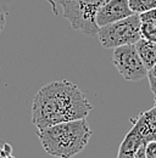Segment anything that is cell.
<instances>
[{"label":"cell","mask_w":156,"mask_h":158,"mask_svg":"<svg viewBox=\"0 0 156 158\" xmlns=\"http://www.w3.org/2000/svg\"><path fill=\"white\" fill-rule=\"evenodd\" d=\"M92 110V103L75 83L56 80L43 86L34 96L32 123L41 129L61 122L87 118Z\"/></svg>","instance_id":"cell-1"},{"label":"cell","mask_w":156,"mask_h":158,"mask_svg":"<svg viewBox=\"0 0 156 158\" xmlns=\"http://www.w3.org/2000/svg\"><path fill=\"white\" fill-rule=\"evenodd\" d=\"M37 135L44 151L54 157L71 158L89 142L93 131L85 118L61 122L38 129Z\"/></svg>","instance_id":"cell-2"},{"label":"cell","mask_w":156,"mask_h":158,"mask_svg":"<svg viewBox=\"0 0 156 158\" xmlns=\"http://www.w3.org/2000/svg\"><path fill=\"white\" fill-rule=\"evenodd\" d=\"M133 127L123 138L117 156L134 158L140 147H145L149 141H156V106L140 113L132 119Z\"/></svg>","instance_id":"cell-3"},{"label":"cell","mask_w":156,"mask_h":158,"mask_svg":"<svg viewBox=\"0 0 156 158\" xmlns=\"http://www.w3.org/2000/svg\"><path fill=\"white\" fill-rule=\"evenodd\" d=\"M106 0H58L62 7V16L70 22L71 27L84 34H97L99 27L95 15L99 7Z\"/></svg>","instance_id":"cell-4"},{"label":"cell","mask_w":156,"mask_h":158,"mask_svg":"<svg viewBox=\"0 0 156 158\" xmlns=\"http://www.w3.org/2000/svg\"><path fill=\"white\" fill-rule=\"evenodd\" d=\"M140 15L133 14L123 20L102 26L98 31V37L104 48L115 49L121 45L136 44L140 35Z\"/></svg>","instance_id":"cell-5"},{"label":"cell","mask_w":156,"mask_h":158,"mask_svg":"<svg viewBox=\"0 0 156 158\" xmlns=\"http://www.w3.org/2000/svg\"><path fill=\"white\" fill-rule=\"evenodd\" d=\"M112 63L126 80L139 81L148 76V69L139 57L134 44L121 45L115 48Z\"/></svg>","instance_id":"cell-6"},{"label":"cell","mask_w":156,"mask_h":158,"mask_svg":"<svg viewBox=\"0 0 156 158\" xmlns=\"http://www.w3.org/2000/svg\"><path fill=\"white\" fill-rule=\"evenodd\" d=\"M133 14L136 12L131 9L128 0H106L98 10L95 23L100 28L109 23L123 20Z\"/></svg>","instance_id":"cell-7"},{"label":"cell","mask_w":156,"mask_h":158,"mask_svg":"<svg viewBox=\"0 0 156 158\" xmlns=\"http://www.w3.org/2000/svg\"><path fill=\"white\" fill-rule=\"evenodd\" d=\"M134 45L139 57L143 61L146 69L149 71L156 63V43L140 38Z\"/></svg>","instance_id":"cell-8"},{"label":"cell","mask_w":156,"mask_h":158,"mask_svg":"<svg viewBox=\"0 0 156 158\" xmlns=\"http://www.w3.org/2000/svg\"><path fill=\"white\" fill-rule=\"evenodd\" d=\"M140 35L144 39L156 43V21L141 20V23H140Z\"/></svg>","instance_id":"cell-9"},{"label":"cell","mask_w":156,"mask_h":158,"mask_svg":"<svg viewBox=\"0 0 156 158\" xmlns=\"http://www.w3.org/2000/svg\"><path fill=\"white\" fill-rule=\"evenodd\" d=\"M128 2L136 14H141L156 7V0H128Z\"/></svg>","instance_id":"cell-10"},{"label":"cell","mask_w":156,"mask_h":158,"mask_svg":"<svg viewBox=\"0 0 156 158\" xmlns=\"http://www.w3.org/2000/svg\"><path fill=\"white\" fill-rule=\"evenodd\" d=\"M149 78V84H150V89L153 91V94L156 96V63L148 71V76Z\"/></svg>","instance_id":"cell-11"},{"label":"cell","mask_w":156,"mask_h":158,"mask_svg":"<svg viewBox=\"0 0 156 158\" xmlns=\"http://www.w3.org/2000/svg\"><path fill=\"white\" fill-rule=\"evenodd\" d=\"M12 156V146L7 142L0 141V158H11Z\"/></svg>","instance_id":"cell-12"},{"label":"cell","mask_w":156,"mask_h":158,"mask_svg":"<svg viewBox=\"0 0 156 158\" xmlns=\"http://www.w3.org/2000/svg\"><path fill=\"white\" fill-rule=\"evenodd\" d=\"M145 156L146 158H156V141H149L145 146Z\"/></svg>","instance_id":"cell-13"},{"label":"cell","mask_w":156,"mask_h":158,"mask_svg":"<svg viewBox=\"0 0 156 158\" xmlns=\"http://www.w3.org/2000/svg\"><path fill=\"white\" fill-rule=\"evenodd\" d=\"M139 15H140V20H155L156 21V7L155 9L149 10V11L141 12V14H139Z\"/></svg>","instance_id":"cell-14"},{"label":"cell","mask_w":156,"mask_h":158,"mask_svg":"<svg viewBox=\"0 0 156 158\" xmlns=\"http://www.w3.org/2000/svg\"><path fill=\"white\" fill-rule=\"evenodd\" d=\"M5 23H6V14H5L4 9L0 6V33L2 32V29L5 27Z\"/></svg>","instance_id":"cell-15"},{"label":"cell","mask_w":156,"mask_h":158,"mask_svg":"<svg viewBox=\"0 0 156 158\" xmlns=\"http://www.w3.org/2000/svg\"><path fill=\"white\" fill-rule=\"evenodd\" d=\"M155 106H156V96H155Z\"/></svg>","instance_id":"cell-16"}]
</instances>
